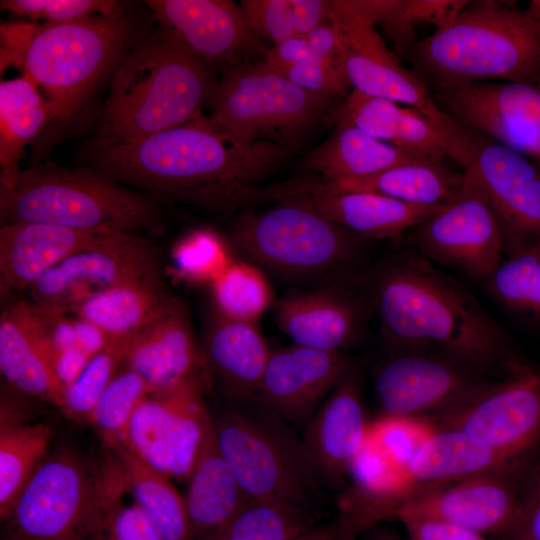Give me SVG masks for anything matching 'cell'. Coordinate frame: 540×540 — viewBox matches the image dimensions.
Here are the masks:
<instances>
[{
    "label": "cell",
    "mask_w": 540,
    "mask_h": 540,
    "mask_svg": "<svg viewBox=\"0 0 540 540\" xmlns=\"http://www.w3.org/2000/svg\"><path fill=\"white\" fill-rule=\"evenodd\" d=\"M249 500L218 447L212 420L184 495L194 540L216 533Z\"/></svg>",
    "instance_id": "cell-30"
},
{
    "label": "cell",
    "mask_w": 540,
    "mask_h": 540,
    "mask_svg": "<svg viewBox=\"0 0 540 540\" xmlns=\"http://www.w3.org/2000/svg\"><path fill=\"white\" fill-rule=\"evenodd\" d=\"M470 131L466 168L475 173L485 191L503 235L506 256L540 239V167Z\"/></svg>",
    "instance_id": "cell-18"
},
{
    "label": "cell",
    "mask_w": 540,
    "mask_h": 540,
    "mask_svg": "<svg viewBox=\"0 0 540 540\" xmlns=\"http://www.w3.org/2000/svg\"><path fill=\"white\" fill-rule=\"evenodd\" d=\"M1 223H47L88 231L157 233L156 199L89 167L43 163L0 184Z\"/></svg>",
    "instance_id": "cell-7"
},
{
    "label": "cell",
    "mask_w": 540,
    "mask_h": 540,
    "mask_svg": "<svg viewBox=\"0 0 540 540\" xmlns=\"http://www.w3.org/2000/svg\"><path fill=\"white\" fill-rule=\"evenodd\" d=\"M343 352L291 344L272 349L257 396L294 426H305L353 367Z\"/></svg>",
    "instance_id": "cell-21"
},
{
    "label": "cell",
    "mask_w": 540,
    "mask_h": 540,
    "mask_svg": "<svg viewBox=\"0 0 540 540\" xmlns=\"http://www.w3.org/2000/svg\"><path fill=\"white\" fill-rule=\"evenodd\" d=\"M146 4L161 27L218 72L265 58L268 47L249 28L240 4L230 0H149Z\"/></svg>",
    "instance_id": "cell-19"
},
{
    "label": "cell",
    "mask_w": 540,
    "mask_h": 540,
    "mask_svg": "<svg viewBox=\"0 0 540 540\" xmlns=\"http://www.w3.org/2000/svg\"><path fill=\"white\" fill-rule=\"evenodd\" d=\"M125 365L146 382L150 393H162L208 373L201 346L196 343L188 311L180 299L136 335Z\"/></svg>",
    "instance_id": "cell-25"
},
{
    "label": "cell",
    "mask_w": 540,
    "mask_h": 540,
    "mask_svg": "<svg viewBox=\"0 0 540 540\" xmlns=\"http://www.w3.org/2000/svg\"><path fill=\"white\" fill-rule=\"evenodd\" d=\"M309 58L310 50L306 37L295 35L268 47L264 62L279 71Z\"/></svg>",
    "instance_id": "cell-53"
},
{
    "label": "cell",
    "mask_w": 540,
    "mask_h": 540,
    "mask_svg": "<svg viewBox=\"0 0 540 540\" xmlns=\"http://www.w3.org/2000/svg\"><path fill=\"white\" fill-rule=\"evenodd\" d=\"M390 245L361 277L384 348H433L487 376L504 377L522 363L466 287L421 255L405 234Z\"/></svg>",
    "instance_id": "cell-2"
},
{
    "label": "cell",
    "mask_w": 540,
    "mask_h": 540,
    "mask_svg": "<svg viewBox=\"0 0 540 540\" xmlns=\"http://www.w3.org/2000/svg\"><path fill=\"white\" fill-rule=\"evenodd\" d=\"M342 103L299 87L259 60L219 72L207 117L238 142H269L292 154L336 124Z\"/></svg>",
    "instance_id": "cell-8"
},
{
    "label": "cell",
    "mask_w": 540,
    "mask_h": 540,
    "mask_svg": "<svg viewBox=\"0 0 540 540\" xmlns=\"http://www.w3.org/2000/svg\"><path fill=\"white\" fill-rule=\"evenodd\" d=\"M483 283L507 311L540 324V239L504 256Z\"/></svg>",
    "instance_id": "cell-38"
},
{
    "label": "cell",
    "mask_w": 540,
    "mask_h": 540,
    "mask_svg": "<svg viewBox=\"0 0 540 540\" xmlns=\"http://www.w3.org/2000/svg\"><path fill=\"white\" fill-rule=\"evenodd\" d=\"M296 35H307L310 31L329 21L331 1L289 0Z\"/></svg>",
    "instance_id": "cell-52"
},
{
    "label": "cell",
    "mask_w": 540,
    "mask_h": 540,
    "mask_svg": "<svg viewBox=\"0 0 540 540\" xmlns=\"http://www.w3.org/2000/svg\"><path fill=\"white\" fill-rule=\"evenodd\" d=\"M337 119H345L399 148L440 159L449 156L461 162L457 148L428 118L393 101L352 89L341 104Z\"/></svg>",
    "instance_id": "cell-29"
},
{
    "label": "cell",
    "mask_w": 540,
    "mask_h": 540,
    "mask_svg": "<svg viewBox=\"0 0 540 540\" xmlns=\"http://www.w3.org/2000/svg\"><path fill=\"white\" fill-rule=\"evenodd\" d=\"M90 359L91 356L79 347L61 350L55 354V372L64 388L78 378Z\"/></svg>",
    "instance_id": "cell-54"
},
{
    "label": "cell",
    "mask_w": 540,
    "mask_h": 540,
    "mask_svg": "<svg viewBox=\"0 0 540 540\" xmlns=\"http://www.w3.org/2000/svg\"><path fill=\"white\" fill-rule=\"evenodd\" d=\"M88 540H164L137 505L107 451L98 466Z\"/></svg>",
    "instance_id": "cell-37"
},
{
    "label": "cell",
    "mask_w": 540,
    "mask_h": 540,
    "mask_svg": "<svg viewBox=\"0 0 540 540\" xmlns=\"http://www.w3.org/2000/svg\"><path fill=\"white\" fill-rule=\"evenodd\" d=\"M374 390L384 417L398 420L453 411L494 382L485 374L427 347L384 348Z\"/></svg>",
    "instance_id": "cell-11"
},
{
    "label": "cell",
    "mask_w": 540,
    "mask_h": 540,
    "mask_svg": "<svg viewBox=\"0 0 540 540\" xmlns=\"http://www.w3.org/2000/svg\"><path fill=\"white\" fill-rule=\"evenodd\" d=\"M89 168L157 200L218 214L271 201L258 184L291 155L269 142L244 144L216 128L204 113L140 140L85 146Z\"/></svg>",
    "instance_id": "cell-1"
},
{
    "label": "cell",
    "mask_w": 540,
    "mask_h": 540,
    "mask_svg": "<svg viewBox=\"0 0 540 540\" xmlns=\"http://www.w3.org/2000/svg\"><path fill=\"white\" fill-rule=\"evenodd\" d=\"M310 58L344 66L343 47L336 24L326 21L305 35Z\"/></svg>",
    "instance_id": "cell-51"
},
{
    "label": "cell",
    "mask_w": 540,
    "mask_h": 540,
    "mask_svg": "<svg viewBox=\"0 0 540 540\" xmlns=\"http://www.w3.org/2000/svg\"><path fill=\"white\" fill-rule=\"evenodd\" d=\"M361 383L353 366L304 426L302 440L324 488L342 487L364 444L369 425Z\"/></svg>",
    "instance_id": "cell-22"
},
{
    "label": "cell",
    "mask_w": 540,
    "mask_h": 540,
    "mask_svg": "<svg viewBox=\"0 0 540 540\" xmlns=\"http://www.w3.org/2000/svg\"><path fill=\"white\" fill-rule=\"evenodd\" d=\"M73 320L77 346L89 356L99 353L111 342L112 339L94 323L76 315Z\"/></svg>",
    "instance_id": "cell-55"
},
{
    "label": "cell",
    "mask_w": 540,
    "mask_h": 540,
    "mask_svg": "<svg viewBox=\"0 0 540 540\" xmlns=\"http://www.w3.org/2000/svg\"><path fill=\"white\" fill-rule=\"evenodd\" d=\"M177 260L189 277L211 282L232 262L221 240L209 232L187 238L178 248Z\"/></svg>",
    "instance_id": "cell-47"
},
{
    "label": "cell",
    "mask_w": 540,
    "mask_h": 540,
    "mask_svg": "<svg viewBox=\"0 0 540 540\" xmlns=\"http://www.w3.org/2000/svg\"><path fill=\"white\" fill-rule=\"evenodd\" d=\"M526 14L534 21L540 23V0H531L527 3Z\"/></svg>",
    "instance_id": "cell-57"
},
{
    "label": "cell",
    "mask_w": 540,
    "mask_h": 540,
    "mask_svg": "<svg viewBox=\"0 0 540 540\" xmlns=\"http://www.w3.org/2000/svg\"><path fill=\"white\" fill-rule=\"evenodd\" d=\"M132 340L112 339L91 357L78 378L64 388L60 410L71 420L87 423L98 399L125 363Z\"/></svg>",
    "instance_id": "cell-44"
},
{
    "label": "cell",
    "mask_w": 540,
    "mask_h": 540,
    "mask_svg": "<svg viewBox=\"0 0 540 540\" xmlns=\"http://www.w3.org/2000/svg\"><path fill=\"white\" fill-rule=\"evenodd\" d=\"M97 472L70 450L46 457L4 521V539L88 540Z\"/></svg>",
    "instance_id": "cell-12"
},
{
    "label": "cell",
    "mask_w": 540,
    "mask_h": 540,
    "mask_svg": "<svg viewBox=\"0 0 540 540\" xmlns=\"http://www.w3.org/2000/svg\"><path fill=\"white\" fill-rule=\"evenodd\" d=\"M277 72L309 92L341 102L352 90L344 66L313 58Z\"/></svg>",
    "instance_id": "cell-46"
},
{
    "label": "cell",
    "mask_w": 540,
    "mask_h": 540,
    "mask_svg": "<svg viewBox=\"0 0 540 540\" xmlns=\"http://www.w3.org/2000/svg\"><path fill=\"white\" fill-rule=\"evenodd\" d=\"M503 540H540V459L522 482L515 521Z\"/></svg>",
    "instance_id": "cell-49"
},
{
    "label": "cell",
    "mask_w": 540,
    "mask_h": 540,
    "mask_svg": "<svg viewBox=\"0 0 540 540\" xmlns=\"http://www.w3.org/2000/svg\"><path fill=\"white\" fill-rule=\"evenodd\" d=\"M525 469L540 459V369L521 363L499 382L440 416Z\"/></svg>",
    "instance_id": "cell-14"
},
{
    "label": "cell",
    "mask_w": 540,
    "mask_h": 540,
    "mask_svg": "<svg viewBox=\"0 0 540 540\" xmlns=\"http://www.w3.org/2000/svg\"><path fill=\"white\" fill-rule=\"evenodd\" d=\"M55 351L33 302L8 303L0 317V371L13 390L60 409L64 386Z\"/></svg>",
    "instance_id": "cell-24"
},
{
    "label": "cell",
    "mask_w": 540,
    "mask_h": 540,
    "mask_svg": "<svg viewBox=\"0 0 540 540\" xmlns=\"http://www.w3.org/2000/svg\"><path fill=\"white\" fill-rule=\"evenodd\" d=\"M409 540H487L486 535L445 521L428 518L399 520Z\"/></svg>",
    "instance_id": "cell-50"
},
{
    "label": "cell",
    "mask_w": 540,
    "mask_h": 540,
    "mask_svg": "<svg viewBox=\"0 0 540 540\" xmlns=\"http://www.w3.org/2000/svg\"><path fill=\"white\" fill-rule=\"evenodd\" d=\"M211 284L213 307L234 320L257 323L272 302L268 279L250 262L232 261Z\"/></svg>",
    "instance_id": "cell-42"
},
{
    "label": "cell",
    "mask_w": 540,
    "mask_h": 540,
    "mask_svg": "<svg viewBox=\"0 0 540 540\" xmlns=\"http://www.w3.org/2000/svg\"><path fill=\"white\" fill-rule=\"evenodd\" d=\"M292 540H343L339 521L315 524Z\"/></svg>",
    "instance_id": "cell-56"
},
{
    "label": "cell",
    "mask_w": 540,
    "mask_h": 540,
    "mask_svg": "<svg viewBox=\"0 0 540 540\" xmlns=\"http://www.w3.org/2000/svg\"><path fill=\"white\" fill-rule=\"evenodd\" d=\"M433 95L458 124L540 167V79L471 83L434 91Z\"/></svg>",
    "instance_id": "cell-17"
},
{
    "label": "cell",
    "mask_w": 540,
    "mask_h": 540,
    "mask_svg": "<svg viewBox=\"0 0 540 540\" xmlns=\"http://www.w3.org/2000/svg\"><path fill=\"white\" fill-rule=\"evenodd\" d=\"M1 8L27 21L62 24L111 15L126 9L114 0H2Z\"/></svg>",
    "instance_id": "cell-45"
},
{
    "label": "cell",
    "mask_w": 540,
    "mask_h": 540,
    "mask_svg": "<svg viewBox=\"0 0 540 540\" xmlns=\"http://www.w3.org/2000/svg\"><path fill=\"white\" fill-rule=\"evenodd\" d=\"M162 275L92 294L71 311L100 327L111 339L132 340L173 303Z\"/></svg>",
    "instance_id": "cell-32"
},
{
    "label": "cell",
    "mask_w": 540,
    "mask_h": 540,
    "mask_svg": "<svg viewBox=\"0 0 540 540\" xmlns=\"http://www.w3.org/2000/svg\"><path fill=\"white\" fill-rule=\"evenodd\" d=\"M113 233L47 223H1V302L7 305L14 293L29 290L60 262L97 246Z\"/></svg>",
    "instance_id": "cell-23"
},
{
    "label": "cell",
    "mask_w": 540,
    "mask_h": 540,
    "mask_svg": "<svg viewBox=\"0 0 540 540\" xmlns=\"http://www.w3.org/2000/svg\"><path fill=\"white\" fill-rule=\"evenodd\" d=\"M329 20L339 30L344 68L352 89L419 111L454 144L461 155L460 164L466 167L470 131L438 106L428 85L411 68L402 65L387 48L374 23L357 10L353 0L331 1Z\"/></svg>",
    "instance_id": "cell-10"
},
{
    "label": "cell",
    "mask_w": 540,
    "mask_h": 540,
    "mask_svg": "<svg viewBox=\"0 0 540 540\" xmlns=\"http://www.w3.org/2000/svg\"><path fill=\"white\" fill-rule=\"evenodd\" d=\"M465 181V173L446 168L441 160L418 161L399 165L374 175L318 181L332 192H367L405 203L443 207L453 202Z\"/></svg>",
    "instance_id": "cell-33"
},
{
    "label": "cell",
    "mask_w": 540,
    "mask_h": 540,
    "mask_svg": "<svg viewBox=\"0 0 540 540\" xmlns=\"http://www.w3.org/2000/svg\"><path fill=\"white\" fill-rule=\"evenodd\" d=\"M212 415L218 447L250 499H278L312 512L322 484L294 427L258 396L227 400Z\"/></svg>",
    "instance_id": "cell-9"
},
{
    "label": "cell",
    "mask_w": 540,
    "mask_h": 540,
    "mask_svg": "<svg viewBox=\"0 0 540 540\" xmlns=\"http://www.w3.org/2000/svg\"><path fill=\"white\" fill-rule=\"evenodd\" d=\"M201 350L226 400L257 396L272 349L256 323L228 318L212 307Z\"/></svg>",
    "instance_id": "cell-27"
},
{
    "label": "cell",
    "mask_w": 540,
    "mask_h": 540,
    "mask_svg": "<svg viewBox=\"0 0 540 540\" xmlns=\"http://www.w3.org/2000/svg\"><path fill=\"white\" fill-rule=\"evenodd\" d=\"M219 72L171 31L140 37L121 57L86 146L132 142L203 114Z\"/></svg>",
    "instance_id": "cell-4"
},
{
    "label": "cell",
    "mask_w": 540,
    "mask_h": 540,
    "mask_svg": "<svg viewBox=\"0 0 540 540\" xmlns=\"http://www.w3.org/2000/svg\"><path fill=\"white\" fill-rule=\"evenodd\" d=\"M511 459L468 433L452 428L425 437L402 465L407 487L453 482L498 471L526 474Z\"/></svg>",
    "instance_id": "cell-28"
},
{
    "label": "cell",
    "mask_w": 540,
    "mask_h": 540,
    "mask_svg": "<svg viewBox=\"0 0 540 540\" xmlns=\"http://www.w3.org/2000/svg\"><path fill=\"white\" fill-rule=\"evenodd\" d=\"M0 31L1 71L13 65L38 86L55 108L58 131L86 112L142 37L127 9L71 23H3Z\"/></svg>",
    "instance_id": "cell-3"
},
{
    "label": "cell",
    "mask_w": 540,
    "mask_h": 540,
    "mask_svg": "<svg viewBox=\"0 0 540 540\" xmlns=\"http://www.w3.org/2000/svg\"><path fill=\"white\" fill-rule=\"evenodd\" d=\"M432 92L499 81L540 79V23L513 2L469 1L404 58Z\"/></svg>",
    "instance_id": "cell-5"
},
{
    "label": "cell",
    "mask_w": 540,
    "mask_h": 540,
    "mask_svg": "<svg viewBox=\"0 0 540 540\" xmlns=\"http://www.w3.org/2000/svg\"><path fill=\"white\" fill-rule=\"evenodd\" d=\"M349 540H356L355 538L349 539Z\"/></svg>",
    "instance_id": "cell-59"
},
{
    "label": "cell",
    "mask_w": 540,
    "mask_h": 540,
    "mask_svg": "<svg viewBox=\"0 0 540 540\" xmlns=\"http://www.w3.org/2000/svg\"><path fill=\"white\" fill-rule=\"evenodd\" d=\"M115 460L133 497L164 540H194L184 496L172 479L121 444L106 448Z\"/></svg>",
    "instance_id": "cell-35"
},
{
    "label": "cell",
    "mask_w": 540,
    "mask_h": 540,
    "mask_svg": "<svg viewBox=\"0 0 540 540\" xmlns=\"http://www.w3.org/2000/svg\"><path fill=\"white\" fill-rule=\"evenodd\" d=\"M246 22L262 42L276 45L295 36L289 0H242Z\"/></svg>",
    "instance_id": "cell-48"
},
{
    "label": "cell",
    "mask_w": 540,
    "mask_h": 540,
    "mask_svg": "<svg viewBox=\"0 0 540 540\" xmlns=\"http://www.w3.org/2000/svg\"><path fill=\"white\" fill-rule=\"evenodd\" d=\"M302 195L327 219L367 240H395L446 207L405 203L367 192H332L318 181L287 184L286 197Z\"/></svg>",
    "instance_id": "cell-26"
},
{
    "label": "cell",
    "mask_w": 540,
    "mask_h": 540,
    "mask_svg": "<svg viewBox=\"0 0 540 540\" xmlns=\"http://www.w3.org/2000/svg\"><path fill=\"white\" fill-rule=\"evenodd\" d=\"M56 122L54 106L27 76L0 83V184L21 172L25 148Z\"/></svg>",
    "instance_id": "cell-34"
},
{
    "label": "cell",
    "mask_w": 540,
    "mask_h": 540,
    "mask_svg": "<svg viewBox=\"0 0 540 540\" xmlns=\"http://www.w3.org/2000/svg\"><path fill=\"white\" fill-rule=\"evenodd\" d=\"M171 428L168 394L149 393L135 410L118 444L169 477Z\"/></svg>",
    "instance_id": "cell-40"
},
{
    "label": "cell",
    "mask_w": 540,
    "mask_h": 540,
    "mask_svg": "<svg viewBox=\"0 0 540 540\" xmlns=\"http://www.w3.org/2000/svg\"><path fill=\"white\" fill-rule=\"evenodd\" d=\"M3 540H5V539H3Z\"/></svg>",
    "instance_id": "cell-60"
},
{
    "label": "cell",
    "mask_w": 540,
    "mask_h": 540,
    "mask_svg": "<svg viewBox=\"0 0 540 540\" xmlns=\"http://www.w3.org/2000/svg\"><path fill=\"white\" fill-rule=\"evenodd\" d=\"M371 312L359 280L288 293L275 302L274 320L293 344L343 352L362 337Z\"/></svg>",
    "instance_id": "cell-20"
},
{
    "label": "cell",
    "mask_w": 540,
    "mask_h": 540,
    "mask_svg": "<svg viewBox=\"0 0 540 540\" xmlns=\"http://www.w3.org/2000/svg\"><path fill=\"white\" fill-rule=\"evenodd\" d=\"M443 160L379 140L345 119H337L327 139L311 150L304 165L329 182L357 178L418 161Z\"/></svg>",
    "instance_id": "cell-31"
},
{
    "label": "cell",
    "mask_w": 540,
    "mask_h": 540,
    "mask_svg": "<svg viewBox=\"0 0 540 540\" xmlns=\"http://www.w3.org/2000/svg\"><path fill=\"white\" fill-rule=\"evenodd\" d=\"M149 393L142 377L124 363L98 399L87 421L105 448L120 442L132 415Z\"/></svg>",
    "instance_id": "cell-43"
},
{
    "label": "cell",
    "mask_w": 540,
    "mask_h": 540,
    "mask_svg": "<svg viewBox=\"0 0 540 540\" xmlns=\"http://www.w3.org/2000/svg\"><path fill=\"white\" fill-rule=\"evenodd\" d=\"M526 474L498 471L453 482L410 486L390 518H428L484 535L503 537L511 529Z\"/></svg>",
    "instance_id": "cell-16"
},
{
    "label": "cell",
    "mask_w": 540,
    "mask_h": 540,
    "mask_svg": "<svg viewBox=\"0 0 540 540\" xmlns=\"http://www.w3.org/2000/svg\"><path fill=\"white\" fill-rule=\"evenodd\" d=\"M464 173V185L456 199L405 235L435 265L470 281L484 282L504 257V239L475 173L470 168Z\"/></svg>",
    "instance_id": "cell-13"
},
{
    "label": "cell",
    "mask_w": 540,
    "mask_h": 540,
    "mask_svg": "<svg viewBox=\"0 0 540 540\" xmlns=\"http://www.w3.org/2000/svg\"><path fill=\"white\" fill-rule=\"evenodd\" d=\"M467 0H378L376 25L391 39L394 54L405 58L415 44L418 27L435 30L450 23L468 4Z\"/></svg>",
    "instance_id": "cell-41"
},
{
    "label": "cell",
    "mask_w": 540,
    "mask_h": 540,
    "mask_svg": "<svg viewBox=\"0 0 540 540\" xmlns=\"http://www.w3.org/2000/svg\"><path fill=\"white\" fill-rule=\"evenodd\" d=\"M372 540H405L391 534H379ZM406 540H409L408 538Z\"/></svg>",
    "instance_id": "cell-58"
},
{
    "label": "cell",
    "mask_w": 540,
    "mask_h": 540,
    "mask_svg": "<svg viewBox=\"0 0 540 540\" xmlns=\"http://www.w3.org/2000/svg\"><path fill=\"white\" fill-rule=\"evenodd\" d=\"M6 396L0 419V518L9 516L19 494L46 458L52 430L43 423L25 422Z\"/></svg>",
    "instance_id": "cell-36"
},
{
    "label": "cell",
    "mask_w": 540,
    "mask_h": 540,
    "mask_svg": "<svg viewBox=\"0 0 540 540\" xmlns=\"http://www.w3.org/2000/svg\"><path fill=\"white\" fill-rule=\"evenodd\" d=\"M161 276L156 247L136 234L115 232L46 272L30 289L33 303L67 312L92 294Z\"/></svg>",
    "instance_id": "cell-15"
},
{
    "label": "cell",
    "mask_w": 540,
    "mask_h": 540,
    "mask_svg": "<svg viewBox=\"0 0 540 540\" xmlns=\"http://www.w3.org/2000/svg\"><path fill=\"white\" fill-rule=\"evenodd\" d=\"M232 243L250 263L286 280L317 286L358 281L370 240L324 217L302 195L264 211L243 210L230 230Z\"/></svg>",
    "instance_id": "cell-6"
},
{
    "label": "cell",
    "mask_w": 540,
    "mask_h": 540,
    "mask_svg": "<svg viewBox=\"0 0 540 540\" xmlns=\"http://www.w3.org/2000/svg\"><path fill=\"white\" fill-rule=\"evenodd\" d=\"M311 511L278 499H250L205 540H292L315 525Z\"/></svg>",
    "instance_id": "cell-39"
}]
</instances>
